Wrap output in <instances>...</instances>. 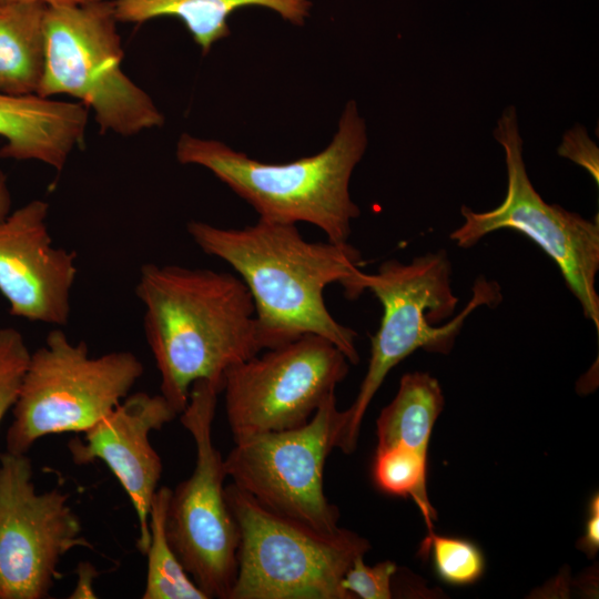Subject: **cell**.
<instances>
[{
  "label": "cell",
  "mask_w": 599,
  "mask_h": 599,
  "mask_svg": "<svg viewBox=\"0 0 599 599\" xmlns=\"http://www.w3.org/2000/svg\"><path fill=\"white\" fill-rule=\"evenodd\" d=\"M88 108L38 94L0 93V158L42 162L61 171L71 152L82 144Z\"/></svg>",
  "instance_id": "15"
},
{
  "label": "cell",
  "mask_w": 599,
  "mask_h": 599,
  "mask_svg": "<svg viewBox=\"0 0 599 599\" xmlns=\"http://www.w3.org/2000/svg\"><path fill=\"white\" fill-rule=\"evenodd\" d=\"M48 213L32 200L0 221V294L13 316L60 327L70 318L77 254L53 245Z\"/></svg>",
  "instance_id": "13"
},
{
  "label": "cell",
  "mask_w": 599,
  "mask_h": 599,
  "mask_svg": "<svg viewBox=\"0 0 599 599\" xmlns=\"http://www.w3.org/2000/svg\"><path fill=\"white\" fill-rule=\"evenodd\" d=\"M344 410L335 393L297 428L234 440L224 459L226 477L266 509L317 530H337L339 511L324 493L327 456L337 447Z\"/></svg>",
  "instance_id": "10"
},
{
  "label": "cell",
  "mask_w": 599,
  "mask_h": 599,
  "mask_svg": "<svg viewBox=\"0 0 599 599\" xmlns=\"http://www.w3.org/2000/svg\"><path fill=\"white\" fill-rule=\"evenodd\" d=\"M12 197L8 184V177L3 171L0 170V221L7 217L12 211Z\"/></svg>",
  "instance_id": "26"
},
{
  "label": "cell",
  "mask_w": 599,
  "mask_h": 599,
  "mask_svg": "<svg viewBox=\"0 0 599 599\" xmlns=\"http://www.w3.org/2000/svg\"><path fill=\"white\" fill-rule=\"evenodd\" d=\"M69 496L38 493L27 454L0 453V599L49 597L62 557L92 545Z\"/></svg>",
  "instance_id": "12"
},
{
  "label": "cell",
  "mask_w": 599,
  "mask_h": 599,
  "mask_svg": "<svg viewBox=\"0 0 599 599\" xmlns=\"http://www.w3.org/2000/svg\"><path fill=\"white\" fill-rule=\"evenodd\" d=\"M349 364L332 342L306 334L232 366L222 392L234 440L304 426Z\"/></svg>",
  "instance_id": "11"
},
{
  "label": "cell",
  "mask_w": 599,
  "mask_h": 599,
  "mask_svg": "<svg viewBox=\"0 0 599 599\" xmlns=\"http://www.w3.org/2000/svg\"><path fill=\"white\" fill-rule=\"evenodd\" d=\"M451 265L445 251L414 257L409 263L389 260L376 273L363 275V285L383 307L379 327L370 337L366 375L353 404L344 410L337 443L345 454L355 450L364 415L387 374L416 349L448 353L465 317L478 305L496 301L489 285L474 290L461 314L444 326L458 303L450 285Z\"/></svg>",
  "instance_id": "4"
},
{
  "label": "cell",
  "mask_w": 599,
  "mask_h": 599,
  "mask_svg": "<svg viewBox=\"0 0 599 599\" xmlns=\"http://www.w3.org/2000/svg\"><path fill=\"white\" fill-rule=\"evenodd\" d=\"M494 136L505 153L507 191L502 202L486 212L463 205L464 223L451 234L457 246L469 248L486 235L512 230L534 241L558 266L583 315L599 329V221L585 219L557 204L547 203L534 187L524 161L517 111L507 106L497 121Z\"/></svg>",
  "instance_id": "8"
},
{
  "label": "cell",
  "mask_w": 599,
  "mask_h": 599,
  "mask_svg": "<svg viewBox=\"0 0 599 599\" xmlns=\"http://www.w3.org/2000/svg\"><path fill=\"white\" fill-rule=\"evenodd\" d=\"M186 231L207 255L227 263L248 288L264 349L306 334L332 342L357 364V333L337 322L324 298L339 284L357 298L364 291L362 255L348 242H308L296 224L258 219L243 227H220L192 220Z\"/></svg>",
  "instance_id": "1"
},
{
  "label": "cell",
  "mask_w": 599,
  "mask_h": 599,
  "mask_svg": "<svg viewBox=\"0 0 599 599\" xmlns=\"http://www.w3.org/2000/svg\"><path fill=\"white\" fill-rule=\"evenodd\" d=\"M587 519L582 536L577 541V548L589 558H593L599 550V496L593 495L588 504Z\"/></svg>",
  "instance_id": "25"
},
{
  "label": "cell",
  "mask_w": 599,
  "mask_h": 599,
  "mask_svg": "<svg viewBox=\"0 0 599 599\" xmlns=\"http://www.w3.org/2000/svg\"><path fill=\"white\" fill-rule=\"evenodd\" d=\"M47 6L39 1L0 6V93H38L45 63Z\"/></svg>",
  "instance_id": "17"
},
{
  "label": "cell",
  "mask_w": 599,
  "mask_h": 599,
  "mask_svg": "<svg viewBox=\"0 0 599 599\" xmlns=\"http://www.w3.org/2000/svg\"><path fill=\"white\" fill-rule=\"evenodd\" d=\"M172 489H156L150 509V542L143 599H207L190 578L171 547L165 531L166 507Z\"/></svg>",
  "instance_id": "19"
},
{
  "label": "cell",
  "mask_w": 599,
  "mask_h": 599,
  "mask_svg": "<svg viewBox=\"0 0 599 599\" xmlns=\"http://www.w3.org/2000/svg\"><path fill=\"white\" fill-rule=\"evenodd\" d=\"M30 354L19 331L0 328V424L17 400Z\"/></svg>",
  "instance_id": "22"
},
{
  "label": "cell",
  "mask_w": 599,
  "mask_h": 599,
  "mask_svg": "<svg viewBox=\"0 0 599 599\" xmlns=\"http://www.w3.org/2000/svg\"><path fill=\"white\" fill-rule=\"evenodd\" d=\"M396 570V565L390 560L367 566L364 556H359L347 569L342 586L354 598L390 599L392 578Z\"/></svg>",
  "instance_id": "23"
},
{
  "label": "cell",
  "mask_w": 599,
  "mask_h": 599,
  "mask_svg": "<svg viewBox=\"0 0 599 599\" xmlns=\"http://www.w3.org/2000/svg\"><path fill=\"white\" fill-rule=\"evenodd\" d=\"M119 22L142 23L160 17L180 19L194 42L206 53L230 35L229 18L244 7H261L283 20L302 26L312 0H112Z\"/></svg>",
  "instance_id": "16"
},
{
  "label": "cell",
  "mask_w": 599,
  "mask_h": 599,
  "mask_svg": "<svg viewBox=\"0 0 599 599\" xmlns=\"http://www.w3.org/2000/svg\"><path fill=\"white\" fill-rule=\"evenodd\" d=\"M558 153L585 167L596 183L599 182L598 148L582 126L576 125L566 132L562 143L558 148Z\"/></svg>",
  "instance_id": "24"
},
{
  "label": "cell",
  "mask_w": 599,
  "mask_h": 599,
  "mask_svg": "<svg viewBox=\"0 0 599 599\" xmlns=\"http://www.w3.org/2000/svg\"><path fill=\"white\" fill-rule=\"evenodd\" d=\"M422 550L430 551L437 576L451 586L477 582L485 570V558L474 542L456 537L427 534Z\"/></svg>",
  "instance_id": "21"
},
{
  "label": "cell",
  "mask_w": 599,
  "mask_h": 599,
  "mask_svg": "<svg viewBox=\"0 0 599 599\" xmlns=\"http://www.w3.org/2000/svg\"><path fill=\"white\" fill-rule=\"evenodd\" d=\"M373 479L386 494L412 498L424 516L427 534L433 532L436 511L427 495V455L405 446L377 448Z\"/></svg>",
  "instance_id": "20"
},
{
  "label": "cell",
  "mask_w": 599,
  "mask_h": 599,
  "mask_svg": "<svg viewBox=\"0 0 599 599\" xmlns=\"http://www.w3.org/2000/svg\"><path fill=\"white\" fill-rule=\"evenodd\" d=\"M220 390L193 383L181 423L196 448L191 476L172 489L166 507L167 540L194 583L209 598L229 599L237 571L238 529L225 498L224 459L212 425Z\"/></svg>",
  "instance_id": "9"
},
{
  "label": "cell",
  "mask_w": 599,
  "mask_h": 599,
  "mask_svg": "<svg viewBox=\"0 0 599 599\" xmlns=\"http://www.w3.org/2000/svg\"><path fill=\"white\" fill-rule=\"evenodd\" d=\"M225 498L238 529L237 571L229 599H355L342 586L370 544L354 531L317 530L273 512L235 485Z\"/></svg>",
  "instance_id": "6"
},
{
  "label": "cell",
  "mask_w": 599,
  "mask_h": 599,
  "mask_svg": "<svg viewBox=\"0 0 599 599\" xmlns=\"http://www.w3.org/2000/svg\"><path fill=\"white\" fill-rule=\"evenodd\" d=\"M39 1L45 4H77L89 0H0L1 4L18 3V2H33Z\"/></svg>",
  "instance_id": "27"
},
{
  "label": "cell",
  "mask_w": 599,
  "mask_h": 599,
  "mask_svg": "<svg viewBox=\"0 0 599 599\" xmlns=\"http://www.w3.org/2000/svg\"><path fill=\"white\" fill-rule=\"evenodd\" d=\"M143 370L132 352L90 356L85 342H72L60 328L50 331L30 354L6 450L27 454L44 436L84 433L130 394Z\"/></svg>",
  "instance_id": "7"
},
{
  "label": "cell",
  "mask_w": 599,
  "mask_h": 599,
  "mask_svg": "<svg viewBox=\"0 0 599 599\" xmlns=\"http://www.w3.org/2000/svg\"><path fill=\"white\" fill-rule=\"evenodd\" d=\"M135 294L161 377V395L181 414L196 380L220 393L226 372L264 349L244 282L227 272L146 263Z\"/></svg>",
  "instance_id": "2"
},
{
  "label": "cell",
  "mask_w": 599,
  "mask_h": 599,
  "mask_svg": "<svg viewBox=\"0 0 599 599\" xmlns=\"http://www.w3.org/2000/svg\"><path fill=\"white\" fill-rule=\"evenodd\" d=\"M179 414L161 395L129 394L112 412L74 437L68 448L78 465L103 461L114 474L135 510L138 547L145 552L150 542V509L162 474V460L152 447L150 434Z\"/></svg>",
  "instance_id": "14"
},
{
  "label": "cell",
  "mask_w": 599,
  "mask_h": 599,
  "mask_svg": "<svg viewBox=\"0 0 599 599\" xmlns=\"http://www.w3.org/2000/svg\"><path fill=\"white\" fill-rule=\"evenodd\" d=\"M112 0L48 4L45 63L38 95L68 94L92 109L101 132L130 136L165 120L152 98L122 70Z\"/></svg>",
  "instance_id": "5"
},
{
  "label": "cell",
  "mask_w": 599,
  "mask_h": 599,
  "mask_svg": "<svg viewBox=\"0 0 599 599\" xmlns=\"http://www.w3.org/2000/svg\"><path fill=\"white\" fill-rule=\"evenodd\" d=\"M367 146L365 120L354 100L341 114L337 130L321 152L287 163H266L213 139L183 133L175 155L181 164L205 167L247 202L258 219L285 224L308 223L333 243H346L361 210L349 182Z\"/></svg>",
  "instance_id": "3"
},
{
  "label": "cell",
  "mask_w": 599,
  "mask_h": 599,
  "mask_svg": "<svg viewBox=\"0 0 599 599\" xmlns=\"http://www.w3.org/2000/svg\"><path fill=\"white\" fill-rule=\"evenodd\" d=\"M444 403L435 377L424 372L403 375L397 394L377 418V448L405 446L427 455Z\"/></svg>",
  "instance_id": "18"
}]
</instances>
